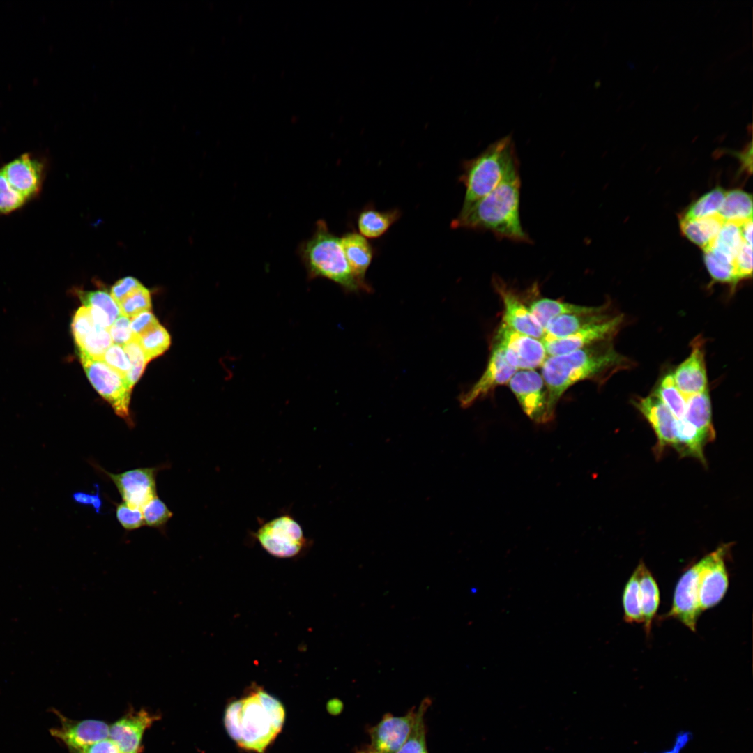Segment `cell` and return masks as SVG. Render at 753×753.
<instances>
[{
  "label": "cell",
  "instance_id": "f546056e",
  "mask_svg": "<svg viewBox=\"0 0 753 753\" xmlns=\"http://www.w3.org/2000/svg\"><path fill=\"white\" fill-rule=\"evenodd\" d=\"M718 214L724 221L742 222L752 219V197L739 189L726 191Z\"/></svg>",
  "mask_w": 753,
  "mask_h": 753
},
{
  "label": "cell",
  "instance_id": "1f68e13d",
  "mask_svg": "<svg viewBox=\"0 0 753 753\" xmlns=\"http://www.w3.org/2000/svg\"><path fill=\"white\" fill-rule=\"evenodd\" d=\"M431 704L432 700L429 697L422 700L416 709V720L411 731L405 743L397 753H428L424 717Z\"/></svg>",
  "mask_w": 753,
  "mask_h": 753
},
{
  "label": "cell",
  "instance_id": "7dc6e473",
  "mask_svg": "<svg viewBox=\"0 0 753 753\" xmlns=\"http://www.w3.org/2000/svg\"><path fill=\"white\" fill-rule=\"evenodd\" d=\"M112 342L123 346L135 338L130 327V318L120 314L108 329Z\"/></svg>",
  "mask_w": 753,
  "mask_h": 753
},
{
  "label": "cell",
  "instance_id": "b9f144b4",
  "mask_svg": "<svg viewBox=\"0 0 753 753\" xmlns=\"http://www.w3.org/2000/svg\"><path fill=\"white\" fill-rule=\"evenodd\" d=\"M27 200L8 183L0 168V215H6L22 208Z\"/></svg>",
  "mask_w": 753,
  "mask_h": 753
},
{
  "label": "cell",
  "instance_id": "603a6c76",
  "mask_svg": "<svg viewBox=\"0 0 753 753\" xmlns=\"http://www.w3.org/2000/svg\"><path fill=\"white\" fill-rule=\"evenodd\" d=\"M724 222L718 213L696 219L681 217L680 228L688 240L704 250L716 237Z\"/></svg>",
  "mask_w": 753,
  "mask_h": 753
},
{
  "label": "cell",
  "instance_id": "4316f807",
  "mask_svg": "<svg viewBox=\"0 0 753 753\" xmlns=\"http://www.w3.org/2000/svg\"><path fill=\"white\" fill-rule=\"evenodd\" d=\"M683 420L694 425L711 441L714 439L711 403L708 390L686 397V409Z\"/></svg>",
  "mask_w": 753,
  "mask_h": 753
},
{
  "label": "cell",
  "instance_id": "7a4b0ae2",
  "mask_svg": "<svg viewBox=\"0 0 753 753\" xmlns=\"http://www.w3.org/2000/svg\"><path fill=\"white\" fill-rule=\"evenodd\" d=\"M521 181L519 170L510 174L494 190L460 211L451 227L492 232L499 238L530 243L519 215Z\"/></svg>",
  "mask_w": 753,
  "mask_h": 753
},
{
  "label": "cell",
  "instance_id": "f907efd6",
  "mask_svg": "<svg viewBox=\"0 0 753 753\" xmlns=\"http://www.w3.org/2000/svg\"><path fill=\"white\" fill-rule=\"evenodd\" d=\"M94 487L96 488V492L86 493L79 491L74 492L72 498L75 503L79 505L92 507L96 513L99 514L101 512L102 508V500L100 495L99 485L96 484Z\"/></svg>",
  "mask_w": 753,
  "mask_h": 753
},
{
  "label": "cell",
  "instance_id": "bcb514c9",
  "mask_svg": "<svg viewBox=\"0 0 753 753\" xmlns=\"http://www.w3.org/2000/svg\"><path fill=\"white\" fill-rule=\"evenodd\" d=\"M752 246L743 243L735 257L733 264L738 280L752 277Z\"/></svg>",
  "mask_w": 753,
  "mask_h": 753
},
{
  "label": "cell",
  "instance_id": "d590c367",
  "mask_svg": "<svg viewBox=\"0 0 753 753\" xmlns=\"http://www.w3.org/2000/svg\"><path fill=\"white\" fill-rule=\"evenodd\" d=\"M137 339L148 363L162 355L171 343L169 333L160 324Z\"/></svg>",
  "mask_w": 753,
  "mask_h": 753
},
{
  "label": "cell",
  "instance_id": "52a82bcc",
  "mask_svg": "<svg viewBox=\"0 0 753 753\" xmlns=\"http://www.w3.org/2000/svg\"><path fill=\"white\" fill-rule=\"evenodd\" d=\"M85 373L97 392L107 401L115 413L132 425L129 404L132 388L126 379L102 360L78 353Z\"/></svg>",
  "mask_w": 753,
  "mask_h": 753
},
{
  "label": "cell",
  "instance_id": "ab89813d",
  "mask_svg": "<svg viewBox=\"0 0 753 753\" xmlns=\"http://www.w3.org/2000/svg\"><path fill=\"white\" fill-rule=\"evenodd\" d=\"M121 314L131 318L151 309V294L144 285L133 291L119 305Z\"/></svg>",
  "mask_w": 753,
  "mask_h": 753
},
{
  "label": "cell",
  "instance_id": "6f0895ef",
  "mask_svg": "<svg viewBox=\"0 0 753 753\" xmlns=\"http://www.w3.org/2000/svg\"><path fill=\"white\" fill-rule=\"evenodd\" d=\"M138 753H139V752H138Z\"/></svg>",
  "mask_w": 753,
  "mask_h": 753
},
{
  "label": "cell",
  "instance_id": "ba28073f",
  "mask_svg": "<svg viewBox=\"0 0 753 753\" xmlns=\"http://www.w3.org/2000/svg\"><path fill=\"white\" fill-rule=\"evenodd\" d=\"M515 369L534 370L541 367L547 354L541 340L522 334L501 322L492 340Z\"/></svg>",
  "mask_w": 753,
  "mask_h": 753
},
{
  "label": "cell",
  "instance_id": "e0dca14e",
  "mask_svg": "<svg viewBox=\"0 0 753 753\" xmlns=\"http://www.w3.org/2000/svg\"><path fill=\"white\" fill-rule=\"evenodd\" d=\"M517 370L508 363L502 350L492 343L490 356L484 372L479 379L459 397L461 406L469 407L495 388L508 383Z\"/></svg>",
  "mask_w": 753,
  "mask_h": 753
},
{
  "label": "cell",
  "instance_id": "d6986e66",
  "mask_svg": "<svg viewBox=\"0 0 753 753\" xmlns=\"http://www.w3.org/2000/svg\"><path fill=\"white\" fill-rule=\"evenodd\" d=\"M159 719V716L144 709L131 710L109 726V738L121 753L140 752L146 730Z\"/></svg>",
  "mask_w": 753,
  "mask_h": 753
},
{
  "label": "cell",
  "instance_id": "f35d334b",
  "mask_svg": "<svg viewBox=\"0 0 753 753\" xmlns=\"http://www.w3.org/2000/svg\"><path fill=\"white\" fill-rule=\"evenodd\" d=\"M122 347L131 364V369L125 379L132 388L143 374L148 361L137 338L135 337Z\"/></svg>",
  "mask_w": 753,
  "mask_h": 753
},
{
  "label": "cell",
  "instance_id": "4fadbf2b",
  "mask_svg": "<svg viewBox=\"0 0 753 753\" xmlns=\"http://www.w3.org/2000/svg\"><path fill=\"white\" fill-rule=\"evenodd\" d=\"M416 716V707L402 716L385 714L379 723L368 729L370 738L368 747L380 753H397L407 740Z\"/></svg>",
  "mask_w": 753,
  "mask_h": 753
},
{
  "label": "cell",
  "instance_id": "30bf717a",
  "mask_svg": "<svg viewBox=\"0 0 753 753\" xmlns=\"http://www.w3.org/2000/svg\"><path fill=\"white\" fill-rule=\"evenodd\" d=\"M729 546L723 545L702 558L699 579V607L701 613L717 605L729 586L724 557Z\"/></svg>",
  "mask_w": 753,
  "mask_h": 753
},
{
  "label": "cell",
  "instance_id": "9a60e30c",
  "mask_svg": "<svg viewBox=\"0 0 753 753\" xmlns=\"http://www.w3.org/2000/svg\"><path fill=\"white\" fill-rule=\"evenodd\" d=\"M621 322L619 316L608 317L588 324L567 337L542 342L547 356L568 353L607 340L616 332Z\"/></svg>",
  "mask_w": 753,
  "mask_h": 753
},
{
  "label": "cell",
  "instance_id": "44dd1931",
  "mask_svg": "<svg viewBox=\"0 0 753 753\" xmlns=\"http://www.w3.org/2000/svg\"><path fill=\"white\" fill-rule=\"evenodd\" d=\"M673 377L677 388L685 397L708 390L701 340L693 342L690 355L676 368Z\"/></svg>",
  "mask_w": 753,
  "mask_h": 753
},
{
  "label": "cell",
  "instance_id": "5bb4252c",
  "mask_svg": "<svg viewBox=\"0 0 753 753\" xmlns=\"http://www.w3.org/2000/svg\"><path fill=\"white\" fill-rule=\"evenodd\" d=\"M492 285L503 304L502 322L517 332L542 340L543 328L519 296L496 275L492 278Z\"/></svg>",
  "mask_w": 753,
  "mask_h": 753
},
{
  "label": "cell",
  "instance_id": "db71d44e",
  "mask_svg": "<svg viewBox=\"0 0 753 753\" xmlns=\"http://www.w3.org/2000/svg\"><path fill=\"white\" fill-rule=\"evenodd\" d=\"M739 229L743 241L752 246V219L740 222Z\"/></svg>",
  "mask_w": 753,
  "mask_h": 753
},
{
  "label": "cell",
  "instance_id": "7bdbcfd3",
  "mask_svg": "<svg viewBox=\"0 0 753 753\" xmlns=\"http://www.w3.org/2000/svg\"><path fill=\"white\" fill-rule=\"evenodd\" d=\"M102 360L119 375L126 378L131 364L122 346L113 343L105 351Z\"/></svg>",
  "mask_w": 753,
  "mask_h": 753
},
{
  "label": "cell",
  "instance_id": "2e32d148",
  "mask_svg": "<svg viewBox=\"0 0 753 753\" xmlns=\"http://www.w3.org/2000/svg\"><path fill=\"white\" fill-rule=\"evenodd\" d=\"M60 726L52 728L50 734L65 744L68 749L82 750L87 746L109 738V726L97 720H71L54 710Z\"/></svg>",
  "mask_w": 753,
  "mask_h": 753
},
{
  "label": "cell",
  "instance_id": "f5cc1de1",
  "mask_svg": "<svg viewBox=\"0 0 753 753\" xmlns=\"http://www.w3.org/2000/svg\"><path fill=\"white\" fill-rule=\"evenodd\" d=\"M692 737L693 736L691 731L685 730L680 731L676 733L671 748L657 753H680L692 740Z\"/></svg>",
  "mask_w": 753,
  "mask_h": 753
},
{
  "label": "cell",
  "instance_id": "277c9868",
  "mask_svg": "<svg viewBox=\"0 0 753 753\" xmlns=\"http://www.w3.org/2000/svg\"><path fill=\"white\" fill-rule=\"evenodd\" d=\"M517 170L519 162L511 135L495 141L480 155L465 161L460 177L466 187L461 211L488 195Z\"/></svg>",
  "mask_w": 753,
  "mask_h": 753
},
{
  "label": "cell",
  "instance_id": "836d02e7",
  "mask_svg": "<svg viewBox=\"0 0 753 753\" xmlns=\"http://www.w3.org/2000/svg\"><path fill=\"white\" fill-rule=\"evenodd\" d=\"M725 193L722 188L717 186L694 201L681 217L696 219L717 214Z\"/></svg>",
  "mask_w": 753,
  "mask_h": 753
},
{
  "label": "cell",
  "instance_id": "c3c4849f",
  "mask_svg": "<svg viewBox=\"0 0 753 753\" xmlns=\"http://www.w3.org/2000/svg\"><path fill=\"white\" fill-rule=\"evenodd\" d=\"M143 284L135 277H126L118 280L111 288V296L119 305L123 299Z\"/></svg>",
  "mask_w": 753,
  "mask_h": 753
},
{
  "label": "cell",
  "instance_id": "9f6ffc18",
  "mask_svg": "<svg viewBox=\"0 0 753 753\" xmlns=\"http://www.w3.org/2000/svg\"><path fill=\"white\" fill-rule=\"evenodd\" d=\"M68 750L70 751V753H82V752L81 750H74V749H68Z\"/></svg>",
  "mask_w": 753,
  "mask_h": 753
},
{
  "label": "cell",
  "instance_id": "d6a6232c",
  "mask_svg": "<svg viewBox=\"0 0 753 753\" xmlns=\"http://www.w3.org/2000/svg\"><path fill=\"white\" fill-rule=\"evenodd\" d=\"M624 620L629 623H643L639 594L638 566L627 581L622 595Z\"/></svg>",
  "mask_w": 753,
  "mask_h": 753
},
{
  "label": "cell",
  "instance_id": "d4e9b609",
  "mask_svg": "<svg viewBox=\"0 0 753 753\" xmlns=\"http://www.w3.org/2000/svg\"><path fill=\"white\" fill-rule=\"evenodd\" d=\"M528 308L543 329L551 319L560 315L588 314L604 310V307L583 306L548 298H540L533 301Z\"/></svg>",
  "mask_w": 753,
  "mask_h": 753
},
{
  "label": "cell",
  "instance_id": "83f0119b",
  "mask_svg": "<svg viewBox=\"0 0 753 753\" xmlns=\"http://www.w3.org/2000/svg\"><path fill=\"white\" fill-rule=\"evenodd\" d=\"M740 222L725 221L716 237L706 250H710L716 255L733 264L735 257L745 243L739 229Z\"/></svg>",
  "mask_w": 753,
  "mask_h": 753
},
{
  "label": "cell",
  "instance_id": "74e56055",
  "mask_svg": "<svg viewBox=\"0 0 753 753\" xmlns=\"http://www.w3.org/2000/svg\"><path fill=\"white\" fill-rule=\"evenodd\" d=\"M78 295L84 306L96 307L106 312L114 321L121 314L117 303L110 294L103 290L91 291H78Z\"/></svg>",
  "mask_w": 753,
  "mask_h": 753
},
{
  "label": "cell",
  "instance_id": "7c38bea8",
  "mask_svg": "<svg viewBox=\"0 0 753 753\" xmlns=\"http://www.w3.org/2000/svg\"><path fill=\"white\" fill-rule=\"evenodd\" d=\"M156 467L137 468L121 473H112L101 469L116 487L123 502L142 509L149 500L157 496Z\"/></svg>",
  "mask_w": 753,
  "mask_h": 753
},
{
  "label": "cell",
  "instance_id": "ee69618b",
  "mask_svg": "<svg viewBox=\"0 0 753 753\" xmlns=\"http://www.w3.org/2000/svg\"><path fill=\"white\" fill-rule=\"evenodd\" d=\"M96 325L93 321L87 308L82 305L75 313L71 324L72 333L75 345L93 331Z\"/></svg>",
  "mask_w": 753,
  "mask_h": 753
},
{
  "label": "cell",
  "instance_id": "60d3db41",
  "mask_svg": "<svg viewBox=\"0 0 753 753\" xmlns=\"http://www.w3.org/2000/svg\"><path fill=\"white\" fill-rule=\"evenodd\" d=\"M141 510L144 525L150 527H163L173 515L172 512L158 496L146 503Z\"/></svg>",
  "mask_w": 753,
  "mask_h": 753
},
{
  "label": "cell",
  "instance_id": "f6af8a7d",
  "mask_svg": "<svg viewBox=\"0 0 753 753\" xmlns=\"http://www.w3.org/2000/svg\"><path fill=\"white\" fill-rule=\"evenodd\" d=\"M116 517L121 526L127 531L137 529L144 525L142 510L124 502L116 505Z\"/></svg>",
  "mask_w": 753,
  "mask_h": 753
},
{
  "label": "cell",
  "instance_id": "f1b7e54d",
  "mask_svg": "<svg viewBox=\"0 0 753 753\" xmlns=\"http://www.w3.org/2000/svg\"><path fill=\"white\" fill-rule=\"evenodd\" d=\"M399 211H379L375 209L363 211L358 218V227L365 238H375L385 234L399 218Z\"/></svg>",
  "mask_w": 753,
  "mask_h": 753
},
{
  "label": "cell",
  "instance_id": "11a10c76",
  "mask_svg": "<svg viewBox=\"0 0 753 753\" xmlns=\"http://www.w3.org/2000/svg\"><path fill=\"white\" fill-rule=\"evenodd\" d=\"M357 753H380V752H376L375 750H373L371 748H370L369 747H367L366 748H364V749L360 750Z\"/></svg>",
  "mask_w": 753,
  "mask_h": 753
},
{
  "label": "cell",
  "instance_id": "7402d4cb",
  "mask_svg": "<svg viewBox=\"0 0 753 753\" xmlns=\"http://www.w3.org/2000/svg\"><path fill=\"white\" fill-rule=\"evenodd\" d=\"M347 263L353 275L361 282H365V275L373 257V250L366 238L362 235L350 232L340 238Z\"/></svg>",
  "mask_w": 753,
  "mask_h": 753
},
{
  "label": "cell",
  "instance_id": "816d5d0a",
  "mask_svg": "<svg viewBox=\"0 0 753 753\" xmlns=\"http://www.w3.org/2000/svg\"><path fill=\"white\" fill-rule=\"evenodd\" d=\"M81 751L82 753H121L117 745L109 738L97 741Z\"/></svg>",
  "mask_w": 753,
  "mask_h": 753
},
{
  "label": "cell",
  "instance_id": "ac0fdd59",
  "mask_svg": "<svg viewBox=\"0 0 753 753\" xmlns=\"http://www.w3.org/2000/svg\"><path fill=\"white\" fill-rule=\"evenodd\" d=\"M1 169L10 185L27 201L39 195L45 178V165L38 158L26 153Z\"/></svg>",
  "mask_w": 753,
  "mask_h": 753
},
{
  "label": "cell",
  "instance_id": "e575fe53",
  "mask_svg": "<svg viewBox=\"0 0 753 753\" xmlns=\"http://www.w3.org/2000/svg\"><path fill=\"white\" fill-rule=\"evenodd\" d=\"M112 344L108 329L96 326L93 331L76 345V347L77 353L84 354L94 360H102L105 351Z\"/></svg>",
  "mask_w": 753,
  "mask_h": 753
},
{
  "label": "cell",
  "instance_id": "8fae6325",
  "mask_svg": "<svg viewBox=\"0 0 753 753\" xmlns=\"http://www.w3.org/2000/svg\"><path fill=\"white\" fill-rule=\"evenodd\" d=\"M702 565L701 558L682 575L674 591L671 608L664 617L678 620L692 632L696 631L697 622L701 614L698 595Z\"/></svg>",
  "mask_w": 753,
  "mask_h": 753
},
{
  "label": "cell",
  "instance_id": "6da1fadb",
  "mask_svg": "<svg viewBox=\"0 0 753 753\" xmlns=\"http://www.w3.org/2000/svg\"><path fill=\"white\" fill-rule=\"evenodd\" d=\"M284 719L282 703L262 687L254 686L228 704L224 724L240 748L264 753L281 731Z\"/></svg>",
  "mask_w": 753,
  "mask_h": 753
},
{
  "label": "cell",
  "instance_id": "ffe728a7",
  "mask_svg": "<svg viewBox=\"0 0 753 753\" xmlns=\"http://www.w3.org/2000/svg\"><path fill=\"white\" fill-rule=\"evenodd\" d=\"M636 406L651 425L657 438V451L666 446L677 448L678 420L655 395L637 401Z\"/></svg>",
  "mask_w": 753,
  "mask_h": 753
},
{
  "label": "cell",
  "instance_id": "3957f363",
  "mask_svg": "<svg viewBox=\"0 0 753 753\" xmlns=\"http://www.w3.org/2000/svg\"><path fill=\"white\" fill-rule=\"evenodd\" d=\"M621 362L622 358L611 347L599 343L547 356L541 367L551 418L554 419L557 404L569 388L584 380L604 379Z\"/></svg>",
  "mask_w": 753,
  "mask_h": 753
},
{
  "label": "cell",
  "instance_id": "8d00e7d4",
  "mask_svg": "<svg viewBox=\"0 0 753 753\" xmlns=\"http://www.w3.org/2000/svg\"><path fill=\"white\" fill-rule=\"evenodd\" d=\"M706 267L714 281L736 284L738 280L732 263L719 257L710 250H703Z\"/></svg>",
  "mask_w": 753,
  "mask_h": 753
},
{
  "label": "cell",
  "instance_id": "4dcf8cb0",
  "mask_svg": "<svg viewBox=\"0 0 753 753\" xmlns=\"http://www.w3.org/2000/svg\"><path fill=\"white\" fill-rule=\"evenodd\" d=\"M654 395L664 403L677 420L684 418L686 397L677 388L673 374H667L662 379Z\"/></svg>",
  "mask_w": 753,
  "mask_h": 753
},
{
  "label": "cell",
  "instance_id": "5b68a950",
  "mask_svg": "<svg viewBox=\"0 0 753 753\" xmlns=\"http://www.w3.org/2000/svg\"><path fill=\"white\" fill-rule=\"evenodd\" d=\"M303 257L311 274L330 280L349 291L371 288L352 273L346 259L340 238L330 233L324 222L318 227L303 249Z\"/></svg>",
  "mask_w": 753,
  "mask_h": 753
},
{
  "label": "cell",
  "instance_id": "484cf974",
  "mask_svg": "<svg viewBox=\"0 0 753 753\" xmlns=\"http://www.w3.org/2000/svg\"><path fill=\"white\" fill-rule=\"evenodd\" d=\"M639 570V594L641 610L646 635H648L652 621L660 604V591L657 584L644 563L637 565Z\"/></svg>",
  "mask_w": 753,
  "mask_h": 753
},
{
  "label": "cell",
  "instance_id": "681fc988",
  "mask_svg": "<svg viewBox=\"0 0 753 753\" xmlns=\"http://www.w3.org/2000/svg\"><path fill=\"white\" fill-rule=\"evenodd\" d=\"M160 323L150 311L144 312L130 318V327L135 338L151 330Z\"/></svg>",
  "mask_w": 753,
  "mask_h": 753
},
{
  "label": "cell",
  "instance_id": "8992f818",
  "mask_svg": "<svg viewBox=\"0 0 753 753\" xmlns=\"http://www.w3.org/2000/svg\"><path fill=\"white\" fill-rule=\"evenodd\" d=\"M257 521L258 527L249 531L248 537L275 558L300 557L312 547L313 540L305 535L290 508H282L270 519L258 517Z\"/></svg>",
  "mask_w": 753,
  "mask_h": 753
},
{
  "label": "cell",
  "instance_id": "cb8c5ba5",
  "mask_svg": "<svg viewBox=\"0 0 753 753\" xmlns=\"http://www.w3.org/2000/svg\"><path fill=\"white\" fill-rule=\"evenodd\" d=\"M604 310L588 314H568L551 319L544 328L542 342L567 337L581 328L609 317L604 314Z\"/></svg>",
  "mask_w": 753,
  "mask_h": 753
},
{
  "label": "cell",
  "instance_id": "9c48e42d",
  "mask_svg": "<svg viewBox=\"0 0 753 753\" xmlns=\"http://www.w3.org/2000/svg\"><path fill=\"white\" fill-rule=\"evenodd\" d=\"M520 406L526 416L537 423L552 421L548 411L545 385L535 370H517L508 382Z\"/></svg>",
  "mask_w": 753,
  "mask_h": 753
}]
</instances>
